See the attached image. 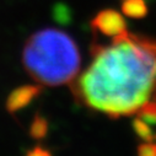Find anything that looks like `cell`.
Returning <instances> with one entry per match:
<instances>
[{"label": "cell", "instance_id": "cell-8", "mask_svg": "<svg viewBox=\"0 0 156 156\" xmlns=\"http://www.w3.org/2000/svg\"><path fill=\"white\" fill-rule=\"evenodd\" d=\"M133 128L136 133V135L144 140V141H151L155 139L154 132L150 128V124L147 122H145L144 119H141L140 117L136 115V118L133 121Z\"/></svg>", "mask_w": 156, "mask_h": 156}, {"label": "cell", "instance_id": "cell-1", "mask_svg": "<svg viewBox=\"0 0 156 156\" xmlns=\"http://www.w3.org/2000/svg\"><path fill=\"white\" fill-rule=\"evenodd\" d=\"M91 52V64L71 83L75 98L113 118L136 113L156 90V40L124 31Z\"/></svg>", "mask_w": 156, "mask_h": 156}, {"label": "cell", "instance_id": "cell-5", "mask_svg": "<svg viewBox=\"0 0 156 156\" xmlns=\"http://www.w3.org/2000/svg\"><path fill=\"white\" fill-rule=\"evenodd\" d=\"M122 11L132 19H143L147 15L149 9L145 0H121Z\"/></svg>", "mask_w": 156, "mask_h": 156}, {"label": "cell", "instance_id": "cell-3", "mask_svg": "<svg viewBox=\"0 0 156 156\" xmlns=\"http://www.w3.org/2000/svg\"><path fill=\"white\" fill-rule=\"evenodd\" d=\"M91 27L100 34L112 38L127 31V23L123 16L118 11L112 9H106L100 11L91 20Z\"/></svg>", "mask_w": 156, "mask_h": 156}, {"label": "cell", "instance_id": "cell-9", "mask_svg": "<svg viewBox=\"0 0 156 156\" xmlns=\"http://www.w3.org/2000/svg\"><path fill=\"white\" fill-rule=\"evenodd\" d=\"M138 156H156V140L140 144L138 146Z\"/></svg>", "mask_w": 156, "mask_h": 156}, {"label": "cell", "instance_id": "cell-2", "mask_svg": "<svg viewBox=\"0 0 156 156\" xmlns=\"http://www.w3.org/2000/svg\"><path fill=\"white\" fill-rule=\"evenodd\" d=\"M80 52L64 31L43 28L34 32L22 49V64L33 80L44 86L71 84L80 69Z\"/></svg>", "mask_w": 156, "mask_h": 156}, {"label": "cell", "instance_id": "cell-4", "mask_svg": "<svg viewBox=\"0 0 156 156\" xmlns=\"http://www.w3.org/2000/svg\"><path fill=\"white\" fill-rule=\"evenodd\" d=\"M41 94V86L38 85H23L12 90L6 98V109L14 114L25 107H27L38 95Z\"/></svg>", "mask_w": 156, "mask_h": 156}, {"label": "cell", "instance_id": "cell-10", "mask_svg": "<svg viewBox=\"0 0 156 156\" xmlns=\"http://www.w3.org/2000/svg\"><path fill=\"white\" fill-rule=\"evenodd\" d=\"M26 156H52V154H51L49 150H47V149H44L40 145H37L33 149L28 150Z\"/></svg>", "mask_w": 156, "mask_h": 156}, {"label": "cell", "instance_id": "cell-7", "mask_svg": "<svg viewBox=\"0 0 156 156\" xmlns=\"http://www.w3.org/2000/svg\"><path fill=\"white\" fill-rule=\"evenodd\" d=\"M138 117L141 119L147 122L149 124H156V101L155 100H149L146 101L136 112Z\"/></svg>", "mask_w": 156, "mask_h": 156}, {"label": "cell", "instance_id": "cell-6", "mask_svg": "<svg viewBox=\"0 0 156 156\" xmlns=\"http://www.w3.org/2000/svg\"><path fill=\"white\" fill-rule=\"evenodd\" d=\"M47 134H48V122L43 115L37 113L30 127V135L36 140H41L46 138Z\"/></svg>", "mask_w": 156, "mask_h": 156}]
</instances>
